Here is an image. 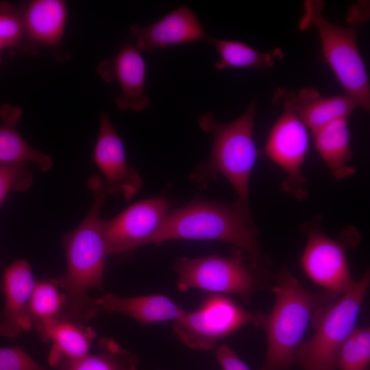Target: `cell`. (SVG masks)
<instances>
[{"instance_id":"6da1fadb","label":"cell","mask_w":370,"mask_h":370,"mask_svg":"<svg viewBox=\"0 0 370 370\" xmlns=\"http://www.w3.org/2000/svg\"><path fill=\"white\" fill-rule=\"evenodd\" d=\"M87 186L92 195L90 209L76 227L62 236L66 270L49 279L64 291L66 297L64 314L79 323L90 321L101 312L88 292L102 288L106 260L109 255L103 219L100 215L108 196L103 180L94 175L88 179Z\"/></svg>"},{"instance_id":"7a4b0ae2","label":"cell","mask_w":370,"mask_h":370,"mask_svg":"<svg viewBox=\"0 0 370 370\" xmlns=\"http://www.w3.org/2000/svg\"><path fill=\"white\" fill-rule=\"evenodd\" d=\"M249 205L200 197L170 211L145 245L171 240L217 241L235 246L262 264H269L258 241Z\"/></svg>"},{"instance_id":"3957f363","label":"cell","mask_w":370,"mask_h":370,"mask_svg":"<svg viewBox=\"0 0 370 370\" xmlns=\"http://www.w3.org/2000/svg\"><path fill=\"white\" fill-rule=\"evenodd\" d=\"M272 291L273 306L267 314L260 313L258 325L265 331L267 343L265 361L259 370H292L309 323L341 293L312 292L286 267L278 273Z\"/></svg>"},{"instance_id":"277c9868","label":"cell","mask_w":370,"mask_h":370,"mask_svg":"<svg viewBox=\"0 0 370 370\" xmlns=\"http://www.w3.org/2000/svg\"><path fill=\"white\" fill-rule=\"evenodd\" d=\"M256 101L253 100L245 112L234 121L222 123L210 113L198 118L200 128L213 135L211 153L208 160L199 164L190 180L206 188L219 175L233 186L238 200L249 204V180L258 156L254 139Z\"/></svg>"},{"instance_id":"5b68a950","label":"cell","mask_w":370,"mask_h":370,"mask_svg":"<svg viewBox=\"0 0 370 370\" xmlns=\"http://www.w3.org/2000/svg\"><path fill=\"white\" fill-rule=\"evenodd\" d=\"M370 283L369 272L354 280L340 297L323 308L314 319L315 333L303 341L294 363L303 370H334L339 349L356 328Z\"/></svg>"},{"instance_id":"8992f818","label":"cell","mask_w":370,"mask_h":370,"mask_svg":"<svg viewBox=\"0 0 370 370\" xmlns=\"http://www.w3.org/2000/svg\"><path fill=\"white\" fill-rule=\"evenodd\" d=\"M324 2L306 1L299 26L302 30L314 27L325 61L356 107L369 111L370 86L357 45L354 27H343L326 19L322 14Z\"/></svg>"},{"instance_id":"52a82bcc","label":"cell","mask_w":370,"mask_h":370,"mask_svg":"<svg viewBox=\"0 0 370 370\" xmlns=\"http://www.w3.org/2000/svg\"><path fill=\"white\" fill-rule=\"evenodd\" d=\"M262 264L237 249L229 256L210 255L178 258L174 264L180 291L199 288L218 294H234L249 302L264 286Z\"/></svg>"},{"instance_id":"ba28073f","label":"cell","mask_w":370,"mask_h":370,"mask_svg":"<svg viewBox=\"0 0 370 370\" xmlns=\"http://www.w3.org/2000/svg\"><path fill=\"white\" fill-rule=\"evenodd\" d=\"M302 230L307 236L300 258L304 273L323 290L341 294L354 280L347 252L360 242L358 230L348 225L336 239H332L323 232L321 222L315 220L305 223Z\"/></svg>"},{"instance_id":"9c48e42d","label":"cell","mask_w":370,"mask_h":370,"mask_svg":"<svg viewBox=\"0 0 370 370\" xmlns=\"http://www.w3.org/2000/svg\"><path fill=\"white\" fill-rule=\"evenodd\" d=\"M260 316V312L244 308L231 297L217 294L206 298L198 310H186L173 320L172 328L177 338L189 347L209 350L245 325L258 326Z\"/></svg>"},{"instance_id":"30bf717a","label":"cell","mask_w":370,"mask_h":370,"mask_svg":"<svg viewBox=\"0 0 370 370\" xmlns=\"http://www.w3.org/2000/svg\"><path fill=\"white\" fill-rule=\"evenodd\" d=\"M308 147L307 127L296 114L284 110L273 125L262 150L286 175L281 189L298 201L306 200L308 195L302 173Z\"/></svg>"},{"instance_id":"8fae6325","label":"cell","mask_w":370,"mask_h":370,"mask_svg":"<svg viewBox=\"0 0 370 370\" xmlns=\"http://www.w3.org/2000/svg\"><path fill=\"white\" fill-rule=\"evenodd\" d=\"M164 196L134 203L116 217L103 219V227L108 254H121L145 245L171 211Z\"/></svg>"},{"instance_id":"7c38bea8","label":"cell","mask_w":370,"mask_h":370,"mask_svg":"<svg viewBox=\"0 0 370 370\" xmlns=\"http://www.w3.org/2000/svg\"><path fill=\"white\" fill-rule=\"evenodd\" d=\"M93 159L104 176L103 186L108 195L121 194L128 201L139 192L143 179L128 164L122 139L105 112L100 113Z\"/></svg>"},{"instance_id":"4fadbf2b","label":"cell","mask_w":370,"mask_h":370,"mask_svg":"<svg viewBox=\"0 0 370 370\" xmlns=\"http://www.w3.org/2000/svg\"><path fill=\"white\" fill-rule=\"evenodd\" d=\"M97 73L106 82L118 83L120 92L116 97V104L119 108L142 112L148 107L150 100L145 92L147 64L132 36L112 58L99 63Z\"/></svg>"},{"instance_id":"5bb4252c","label":"cell","mask_w":370,"mask_h":370,"mask_svg":"<svg viewBox=\"0 0 370 370\" xmlns=\"http://www.w3.org/2000/svg\"><path fill=\"white\" fill-rule=\"evenodd\" d=\"M140 51L151 52L171 46L208 40L210 35L190 7L184 4L148 25L130 28Z\"/></svg>"},{"instance_id":"9a60e30c","label":"cell","mask_w":370,"mask_h":370,"mask_svg":"<svg viewBox=\"0 0 370 370\" xmlns=\"http://www.w3.org/2000/svg\"><path fill=\"white\" fill-rule=\"evenodd\" d=\"M35 281L26 260H16L4 269L0 285L5 296L0 312L1 335L14 338L32 329L29 304Z\"/></svg>"},{"instance_id":"2e32d148","label":"cell","mask_w":370,"mask_h":370,"mask_svg":"<svg viewBox=\"0 0 370 370\" xmlns=\"http://www.w3.org/2000/svg\"><path fill=\"white\" fill-rule=\"evenodd\" d=\"M273 101L296 114L311 132L337 119L349 118L355 103L345 95L323 97L314 87H306L297 94L280 88Z\"/></svg>"},{"instance_id":"e0dca14e","label":"cell","mask_w":370,"mask_h":370,"mask_svg":"<svg viewBox=\"0 0 370 370\" xmlns=\"http://www.w3.org/2000/svg\"><path fill=\"white\" fill-rule=\"evenodd\" d=\"M24 27V43L53 47L62 40L68 8L64 0H32L19 8Z\"/></svg>"},{"instance_id":"ac0fdd59","label":"cell","mask_w":370,"mask_h":370,"mask_svg":"<svg viewBox=\"0 0 370 370\" xmlns=\"http://www.w3.org/2000/svg\"><path fill=\"white\" fill-rule=\"evenodd\" d=\"M39 334L42 341L52 343L49 363L56 368L89 354L96 336V332L92 328L71 319L64 312L40 332Z\"/></svg>"},{"instance_id":"d6986e66","label":"cell","mask_w":370,"mask_h":370,"mask_svg":"<svg viewBox=\"0 0 370 370\" xmlns=\"http://www.w3.org/2000/svg\"><path fill=\"white\" fill-rule=\"evenodd\" d=\"M95 302L101 311L122 313L143 323L173 321L186 312L161 295L123 297L108 293Z\"/></svg>"},{"instance_id":"ffe728a7","label":"cell","mask_w":370,"mask_h":370,"mask_svg":"<svg viewBox=\"0 0 370 370\" xmlns=\"http://www.w3.org/2000/svg\"><path fill=\"white\" fill-rule=\"evenodd\" d=\"M348 118L333 121L312 132L320 157L336 181L349 178L356 170L349 165L353 156Z\"/></svg>"},{"instance_id":"44dd1931","label":"cell","mask_w":370,"mask_h":370,"mask_svg":"<svg viewBox=\"0 0 370 370\" xmlns=\"http://www.w3.org/2000/svg\"><path fill=\"white\" fill-rule=\"evenodd\" d=\"M21 115L18 106L4 104L0 108V162H32L46 173L53 167V160L33 148L19 133L17 123Z\"/></svg>"},{"instance_id":"7402d4cb","label":"cell","mask_w":370,"mask_h":370,"mask_svg":"<svg viewBox=\"0 0 370 370\" xmlns=\"http://www.w3.org/2000/svg\"><path fill=\"white\" fill-rule=\"evenodd\" d=\"M208 41L215 47L220 60L215 62L218 71L229 67L266 69L272 67L275 61L284 57L280 48L262 52L249 45L234 40L220 39L209 36Z\"/></svg>"},{"instance_id":"603a6c76","label":"cell","mask_w":370,"mask_h":370,"mask_svg":"<svg viewBox=\"0 0 370 370\" xmlns=\"http://www.w3.org/2000/svg\"><path fill=\"white\" fill-rule=\"evenodd\" d=\"M97 354L62 364L58 370H136L138 359L114 340L101 338Z\"/></svg>"},{"instance_id":"cb8c5ba5","label":"cell","mask_w":370,"mask_h":370,"mask_svg":"<svg viewBox=\"0 0 370 370\" xmlns=\"http://www.w3.org/2000/svg\"><path fill=\"white\" fill-rule=\"evenodd\" d=\"M49 280H36L32 292L29 314L32 325L38 333L66 308V297Z\"/></svg>"},{"instance_id":"d4e9b609","label":"cell","mask_w":370,"mask_h":370,"mask_svg":"<svg viewBox=\"0 0 370 370\" xmlns=\"http://www.w3.org/2000/svg\"><path fill=\"white\" fill-rule=\"evenodd\" d=\"M370 362V329L355 328L342 344L337 358L339 370H367Z\"/></svg>"},{"instance_id":"484cf974","label":"cell","mask_w":370,"mask_h":370,"mask_svg":"<svg viewBox=\"0 0 370 370\" xmlns=\"http://www.w3.org/2000/svg\"><path fill=\"white\" fill-rule=\"evenodd\" d=\"M33 181L29 163L0 162V207L10 191H25Z\"/></svg>"},{"instance_id":"4316f807","label":"cell","mask_w":370,"mask_h":370,"mask_svg":"<svg viewBox=\"0 0 370 370\" xmlns=\"http://www.w3.org/2000/svg\"><path fill=\"white\" fill-rule=\"evenodd\" d=\"M25 34L19 8L11 3H0V44L3 48L14 49L24 43Z\"/></svg>"},{"instance_id":"83f0119b","label":"cell","mask_w":370,"mask_h":370,"mask_svg":"<svg viewBox=\"0 0 370 370\" xmlns=\"http://www.w3.org/2000/svg\"><path fill=\"white\" fill-rule=\"evenodd\" d=\"M0 370H51L37 363L23 347L0 348ZM58 370V369H54Z\"/></svg>"},{"instance_id":"f1b7e54d","label":"cell","mask_w":370,"mask_h":370,"mask_svg":"<svg viewBox=\"0 0 370 370\" xmlns=\"http://www.w3.org/2000/svg\"><path fill=\"white\" fill-rule=\"evenodd\" d=\"M217 359L223 370H250L249 367L227 345H221L216 349Z\"/></svg>"},{"instance_id":"f546056e","label":"cell","mask_w":370,"mask_h":370,"mask_svg":"<svg viewBox=\"0 0 370 370\" xmlns=\"http://www.w3.org/2000/svg\"><path fill=\"white\" fill-rule=\"evenodd\" d=\"M4 48L2 47V45L0 44V64L1 62V51Z\"/></svg>"}]
</instances>
